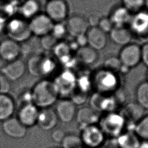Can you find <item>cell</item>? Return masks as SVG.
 Masks as SVG:
<instances>
[{
  "label": "cell",
  "mask_w": 148,
  "mask_h": 148,
  "mask_svg": "<svg viewBox=\"0 0 148 148\" xmlns=\"http://www.w3.org/2000/svg\"><path fill=\"white\" fill-rule=\"evenodd\" d=\"M65 23L68 34L74 38L86 34L90 28L87 18L80 14L76 13L69 16Z\"/></svg>",
  "instance_id": "11"
},
{
  "label": "cell",
  "mask_w": 148,
  "mask_h": 148,
  "mask_svg": "<svg viewBox=\"0 0 148 148\" xmlns=\"http://www.w3.org/2000/svg\"><path fill=\"white\" fill-rule=\"evenodd\" d=\"M134 131L141 140H148V114L136 123Z\"/></svg>",
  "instance_id": "30"
},
{
  "label": "cell",
  "mask_w": 148,
  "mask_h": 148,
  "mask_svg": "<svg viewBox=\"0 0 148 148\" xmlns=\"http://www.w3.org/2000/svg\"><path fill=\"white\" fill-rule=\"evenodd\" d=\"M57 90L59 97L68 98L76 88L77 77L69 71H65L53 80Z\"/></svg>",
  "instance_id": "8"
},
{
  "label": "cell",
  "mask_w": 148,
  "mask_h": 148,
  "mask_svg": "<svg viewBox=\"0 0 148 148\" xmlns=\"http://www.w3.org/2000/svg\"><path fill=\"white\" fill-rule=\"evenodd\" d=\"M98 125L106 136L117 138L124 131L126 122L119 112L114 111L103 113L101 115Z\"/></svg>",
  "instance_id": "3"
},
{
  "label": "cell",
  "mask_w": 148,
  "mask_h": 148,
  "mask_svg": "<svg viewBox=\"0 0 148 148\" xmlns=\"http://www.w3.org/2000/svg\"><path fill=\"white\" fill-rule=\"evenodd\" d=\"M5 34L8 38L20 43L26 42L32 35L28 20L20 16L8 20Z\"/></svg>",
  "instance_id": "4"
},
{
  "label": "cell",
  "mask_w": 148,
  "mask_h": 148,
  "mask_svg": "<svg viewBox=\"0 0 148 148\" xmlns=\"http://www.w3.org/2000/svg\"><path fill=\"white\" fill-rule=\"evenodd\" d=\"M99 148H101V147H99Z\"/></svg>",
  "instance_id": "45"
},
{
  "label": "cell",
  "mask_w": 148,
  "mask_h": 148,
  "mask_svg": "<svg viewBox=\"0 0 148 148\" xmlns=\"http://www.w3.org/2000/svg\"><path fill=\"white\" fill-rule=\"evenodd\" d=\"M61 143L62 148H82L83 146L80 136L74 134H66Z\"/></svg>",
  "instance_id": "31"
},
{
  "label": "cell",
  "mask_w": 148,
  "mask_h": 148,
  "mask_svg": "<svg viewBox=\"0 0 148 148\" xmlns=\"http://www.w3.org/2000/svg\"><path fill=\"white\" fill-rule=\"evenodd\" d=\"M40 8L41 5L39 0H25L18 7L19 16L29 21L41 12Z\"/></svg>",
  "instance_id": "24"
},
{
  "label": "cell",
  "mask_w": 148,
  "mask_h": 148,
  "mask_svg": "<svg viewBox=\"0 0 148 148\" xmlns=\"http://www.w3.org/2000/svg\"><path fill=\"white\" fill-rule=\"evenodd\" d=\"M142 61L141 62L148 68V41L145 42L141 46Z\"/></svg>",
  "instance_id": "39"
},
{
  "label": "cell",
  "mask_w": 148,
  "mask_h": 148,
  "mask_svg": "<svg viewBox=\"0 0 148 148\" xmlns=\"http://www.w3.org/2000/svg\"><path fill=\"white\" fill-rule=\"evenodd\" d=\"M28 21L32 35L39 38L50 34L54 23L44 12L39 13Z\"/></svg>",
  "instance_id": "10"
},
{
  "label": "cell",
  "mask_w": 148,
  "mask_h": 148,
  "mask_svg": "<svg viewBox=\"0 0 148 148\" xmlns=\"http://www.w3.org/2000/svg\"><path fill=\"white\" fill-rule=\"evenodd\" d=\"M44 13L55 23L66 21L69 15V6L65 0H47Z\"/></svg>",
  "instance_id": "7"
},
{
  "label": "cell",
  "mask_w": 148,
  "mask_h": 148,
  "mask_svg": "<svg viewBox=\"0 0 148 148\" xmlns=\"http://www.w3.org/2000/svg\"><path fill=\"white\" fill-rule=\"evenodd\" d=\"M39 109L33 103L21 105L18 109L17 118L26 128L36 124Z\"/></svg>",
  "instance_id": "14"
},
{
  "label": "cell",
  "mask_w": 148,
  "mask_h": 148,
  "mask_svg": "<svg viewBox=\"0 0 148 148\" xmlns=\"http://www.w3.org/2000/svg\"><path fill=\"white\" fill-rule=\"evenodd\" d=\"M55 112L58 120L65 123L71 122L76 114V105L69 98H62L57 101Z\"/></svg>",
  "instance_id": "13"
},
{
  "label": "cell",
  "mask_w": 148,
  "mask_h": 148,
  "mask_svg": "<svg viewBox=\"0 0 148 148\" xmlns=\"http://www.w3.org/2000/svg\"><path fill=\"white\" fill-rule=\"evenodd\" d=\"M43 57L41 56H34L29 58L26 64L27 70L35 76H42V69Z\"/></svg>",
  "instance_id": "28"
},
{
  "label": "cell",
  "mask_w": 148,
  "mask_h": 148,
  "mask_svg": "<svg viewBox=\"0 0 148 148\" xmlns=\"http://www.w3.org/2000/svg\"><path fill=\"white\" fill-rule=\"evenodd\" d=\"M102 16L98 13L91 14L87 18L90 27H97L100 18Z\"/></svg>",
  "instance_id": "40"
},
{
  "label": "cell",
  "mask_w": 148,
  "mask_h": 148,
  "mask_svg": "<svg viewBox=\"0 0 148 148\" xmlns=\"http://www.w3.org/2000/svg\"><path fill=\"white\" fill-rule=\"evenodd\" d=\"M50 34L58 41L62 40L68 34L65 23L64 22L54 23Z\"/></svg>",
  "instance_id": "33"
},
{
  "label": "cell",
  "mask_w": 148,
  "mask_h": 148,
  "mask_svg": "<svg viewBox=\"0 0 148 148\" xmlns=\"http://www.w3.org/2000/svg\"><path fill=\"white\" fill-rule=\"evenodd\" d=\"M138 148H148V140H142Z\"/></svg>",
  "instance_id": "43"
},
{
  "label": "cell",
  "mask_w": 148,
  "mask_h": 148,
  "mask_svg": "<svg viewBox=\"0 0 148 148\" xmlns=\"http://www.w3.org/2000/svg\"><path fill=\"white\" fill-rule=\"evenodd\" d=\"M66 134L65 132L61 128L53 129L51 134V138L53 142L61 143Z\"/></svg>",
  "instance_id": "37"
},
{
  "label": "cell",
  "mask_w": 148,
  "mask_h": 148,
  "mask_svg": "<svg viewBox=\"0 0 148 148\" xmlns=\"http://www.w3.org/2000/svg\"><path fill=\"white\" fill-rule=\"evenodd\" d=\"M58 119L56 112L51 108L40 109L36 124L44 131H50L55 128Z\"/></svg>",
  "instance_id": "19"
},
{
  "label": "cell",
  "mask_w": 148,
  "mask_h": 148,
  "mask_svg": "<svg viewBox=\"0 0 148 148\" xmlns=\"http://www.w3.org/2000/svg\"><path fill=\"white\" fill-rule=\"evenodd\" d=\"M136 102L144 109H148V81L138 84L135 91Z\"/></svg>",
  "instance_id": "27"
},
{
  "label": "cell",
  "mask_w": 148,
  "mask_h": 148,
  "mask_svg": "<svg viewBox=\"0 0 148 148\" xmlns=\"http://www.w3.org/2000/svg\"><path fill=\"white\" fill-rule=\"evenodd\" d=\"M8 20L0 15V36L5 34L6 27Z\"/></svg>",
  "instance_id": "42"
},
{
  "label": "cell",
  "mask_w": 148,
  "mask_h": 148,
  "mask_svg": "<svg viewBox=\"0 0 148 148\" xmlns=\"http://www.w3.org/2000/svg\"><path fill=\"white\" fill-rule=\"evenodd\" d=\"M10 82L2 74H0V93L8 94L10 89Z\"/></svg>",
  "instance_id": "38"
},
{
  "label": "cell",
  "mask_w": 148,
  "mask_h": 148,
  "mask_svg": "<svg viewBox=\"0 0 148 148\" xmlns=\"http://www.w3.org/2000/svg\"><path fill=\"white\" fill-rule=\"evenodd\" d=\"M22 53L21 43L6 38L0 41V58L8 62L18 59Z\"/></svg>",
  "instance_id": "12"
},
{
  "label": "cell",
  "mask_w": 148,
  "mask_h": 148,
  "mask_svg": "<svg viewBox=\"0 0 148 148\" xmlns=\"http://www.w3.org/2000/svg\"><path fill=\"white\" fill-rule=\"evenodd\" d=\"M53 50L55 54L61 58L64 57L69 56V54L71 50L68 44L65 43H60V41L55 46Z\"/></svg>",
  "instance_id": "35"
},
{
  "label": "cell",
  "mask_w": 148,
  "mask_h": 148,
  "mask_svg": "<svg viewBox=\"0 0 148 148\" xmlns=\"http://www.w3.org/2000/svg\"><path fill=\"white\" fill-rule=\"evenodd\" d=\"M100 116V113L90 106H84L77 109L75 119L82 128L86 126L97 124Z\"/></svg>",
  "instance_id": "18"
},
{
  "label": "cell",
  "mask_w": 148,
  "mask_h": 148,
  "mask_svg": "<svg viewBox=\"0 0 148 148\" xmlns=\"http://www.w3.org/2000/svg\"><path fill=\"white\" fill-rule=\"evenodd\" d=\"M26 71V63L18 58L8 62L2 67L1 74L9 81H16L24 76Z\"/></svg>",
  "instance_id": "15"
},
{
  "label": "cell",
  "mask_w": 148,
  "mask_h": 148,
  "mask_svg": "<svg viewBox=\"0 0 148 148\" xmlns=\"http://www.w3.org/2000/svg\"><path fill=\"white\" fill-rule=\"evenodd\" d=\"M91 83L97 92L110 95L119 88L120 79L117 73L102 68L93 74Z\"/></svg>",
  "instance_id": "2"
},
{
  "label": "cell",
  "mask_w": 148,
  "mask_h": 148,
  "mask_svg": "<svg viewBox=\"0 0 148 148\" xmlns=\"http://www.w3.org/2000/svg\"><path fill=\"white\" fill-rule=\"evenodd\" d=\"M75 42L79 46V47H83L87 45V40L86 34L80 35L75 38Z\"/></svg>",
  "instance_id": "41"
},
{
  "label": "cell",
  "mask_w": 148,
  "mask_h": 148,
  "mask_svg": "<svg viewBox=\"0 0 148 148\" xmlns=\"http://www.w3.org/2000/svg\"><path fill=\"white\" fill-rule=\"evenodd\" d=\"M128 27L133 37L142 39L148 37V10L144 9L132 14Z\"/></svg>",
  "instance_id": "9"
},
{
  "label": "cell",
  "mask_w": 148,
  "mask_h": 148,
  "mask_svg": "<svg viewBox=\"0 0 148 148\" xmlns=\"http://www.w3.org/2000/svg\"><path fill=\"white\" fill-rule=\"evenodd\" d=\"M80 138L83 146L87 148H99L105 143L106 136L98 124L81 128Z\"/></svg>",
  "instance_id": "5"
},
{
  "label": "cell",
  "mask_w": 148,
  "mask_h": 148,
  "mask_svg": "<svg viewBox=\"0 0 148 148\" xmlns=\"http://www.w3.org/2000/svg\"><path fill=\"white\" fill-rule=\"evenodd\" d=\"M109 34L114 43L122 46L131 43L134 38L128 27H114Z\"/></svg>",
  "instance_id": "22"
},
{
  "label": "cell",
  "mask_w": 148,
  "mask_h": 148,
  "mask_svg": "<svg viewBox=\"0 0 148 148\" xmlns=\"http://www.w3.org/2000/svg\"><path fill=\"white\" fill-rule=\"evenodd\" d=\"M16 109L15 102L8 94L0 93V121L12 117Z\"/></svg>",
  "instance_id": "25"
},
{
  "label": "cell",
  "mask_w": 148,
  "mask_h": 148,
  "mask_svg": "<svg viewBox=\"0 0 148 148\" xmlns=\"http://www.w3.org/2000/svg\"><path fill=\"white\" fill-rule=\"evenodd\" d=\"M86 35L87 45L98 51L103 49L107 45V34L101 30L98 27H90Z\"/></svg>",
  "instance_id": "17"
},
{
  "label": "cell",
  "mask_w": 148,
  "mask_h": 148,
  "mask_svg": "<svg viewBox=\"0 0 148 148\" xmlns=\"http://www.w3.org/2000/svg\"></svg>",
  "instance_id": "46"
},
{
  "label": "cell",
  "mask_w": 148,
  "mask_h": 148,
  "mask_svg": "<svg viewBox=\"0 0 148 148\" xmlns=\"http://www.w3.org/2000/svg\"><path fill=\"white\" fill-rule=\"evenodd\" d=\"M78 61L86 65H91L97 62L99 58L98 51L88 45L79 47L76 50Z\"/></svg>",
  "instance_id": "26"
},
{
  "label": "cell",
  "mask_w": 148,
  "mask_h": 148,
  "mask_svg": "<svg viewBox=\"0 0 148 148\" xmlns=\"http://www.w3.org/2000/svg\"><path fill=\"white\" fill-rule=\"evenodd\" d=\"M118 148H138L140 139L134 130H125L116 138Z\"/></svg>",
  "instance_id": "23"
},
{
  "label": "cell",
  "mask_w": 148,
  "mask_h": 148,
  "mask_svg": "<svg viewBox=\"0 0 148 148\" xmlns=\"http://www.w3.org/2000/svg\"><path fill=\"white\" fill-rule=\"evenodd\" d=\"M97 27L106 34H109L113 28L114 25L108 16H102L99 21Z\"/></svg>",
  "instance_id": "36"
},
{
  "label": "cell",
  "mask_w": 148,
  "mask_h": 148,
  "mask_svg": "<svg viewBox=\"0 0 148 148\" xmlns=\"http://www.w3.org/2000/svg\"><path fill=\"white\" fill-rule=\"evenodd\" d=\"M147 81H148V73H147Z\"/></svg>",
  "instance_id": "44"
},
{
  "label": "cell",
  "mask_w": 148,
  "mask_h": 148,
  "mask_svg": "<svg viewBox=\"0 0 148 148\" xmlns=\"http://www.w3.org/2000/svg\"><path fill=\"white\" fill-rule=\"evenodd\" d=\"M58 41L51 34L44 35L40 38L39 44L40 47L45 50H53Z\"/></svg>",
  "instance_id": "34"
},
{
  "label": "cell",
  "mask_w": 148,
  "mask_h": 148,
  "mask_svg": "<svg viewBox=\"0 0 148 148\" xmlns=\"http://www.w3.org/2000/svg\"><path fill=\"white\" fill-rule=\"evenodd\" d=\"M103 68L118 74L121 72L123 65L118 56H109L105 60Z\"/></svg>",
  "instance_id": "32"
},
{
  "label": "cell",
  "mask_w": 148,
  "mask_h": 148,
  "mask_svg": "<svg viewBox=\"0 0 148 148\" xmlns=\"http://www.w3.org/2000/svg\"><path fill=\"white\" fill-rule=\"evenodd\" d=\"M114 27H128L132 14L123 6H114L108 16Z\"/></svg>",
  "instance_id": "21"
},
{
  "label": "cell",
  "mask_w": 148,
  "mask_h": 148,
  "mask_svg": "<svg viewBox=\"0 0 148 148\" xmlns=\"http://www.w3.org/2000/svg\"><path fill=\"white\" fill-rule=\"evenodd\" d=\"M118 57L122 65L131 69L138 66L142 61L141 46L136 43H130L122 46Z\"/></svg>",
  "instance_id": "6"
},
{
  "label": "cell",
  "mask_w": 148,
  "mask_h": 148,
  "mask_svg": "<svg viewBox=\"0 0 148 148\" xmlns=\"http://www.w3.org/2000/svg\"><path fill=\"white\" fill-rule=\"evenodd\" d=\"M32 102L39 109L51 108L58 101L59 95L53 80L42 79L31 90Z\"/></svg>",
  "instance_id": "1"
},
{
  "label": "cell",
  "mask_w": 148,
  "mask_h": 148,
  "mask_svg": "<svg viewBox=\"0 0 148 148\" xmlns=\"http://www.w3.org/2000/svg\"><path fill=\"white\" fill-rule=\"evenodd\" d=\"M3 132L8 136L13 139L23 138L27 134L26 128L17 117H11L3 121L2 124Z\"/></svg>",
  "instance_id": "16"
},
{
  "label": "cell",
  "mask_w": 148,
  "mask_h": 148,
  "mask_svg": "<svg viewBox=\"0 0 148 148\" xmlns=\"http://www.w3.org/2000/svg\"><path fill=\"white\" fill-rule=\"evenodd\" d=\"M121 5L132 14L145 9L146 0H121Z\"/></svg>",
  "instance_id": "29"
},
{
  "label": "cell",
  "mask_w": 148,
  "mask_h": 148,
  "mask_svg": "<svg viewBox=\"0 0 148 148\" xmlns=\"http://www.w3.org/2000/svg\"><path fill=\"white\" fill-rule=\"evenodd\" d=\"M144 109L137 102H130L125 105L119 111L124 119L126 124H132L135 127L136 123L144 116Z\"/></svg>",
  "instance_id": "20"
}]
</instances>
